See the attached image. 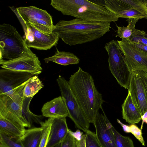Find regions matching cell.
Returning a JSON list of instances; mask_svg holds the SVG:
<instances>
[{
    "instance_id": "cell-36",
    "label": "cell",
    "mask_w": 147,
    "mask_h": 147,
    "mask_svg": "<svg viewBox=\"0 0 147 147\" xmlns=\"http://www.w3.org/2000/svg\"><path fill=\"white\" fill-rule=\"evenodd\" d=\"M117 122L119 123L122 127L124 131L126 133H131V129L129 126H128L123 123L118 119H117Z\"/></svg>"
},
{
    "instance_id": "cell-10",
    "label": "cell",
    "mask_w": 147,
    "mask_h": 147,
    "mask_svg": "<svg viewBox=\"0 0 147 147\" xmlns=\"http://www.w3.org/2000/svg\"><path fill=\"white\" fill-rule=\"evenodd\" d=\"M2 68L30 74L33 76L41 73L42 68L38 58L29 48L18 57L9 60H0Z\"/></svg>"
},
{
    "instance_id": "cell-12",
    "label": "cell",
    "mask_w": 147,
    "mask_h": 147,
    "mask_svg": "<svg viewBox=\"0 0 147 147\" xmlns=\"http://www.w3.org/2000/svg\"><path fill=\"white\" fill-rule=\"evenodd\" d=\"M117 42L123 54L127 67L131 73L141 71H147V53L128 41L121 40Z\"/></svg>"
},
{
    "instance_id": "cell-11",
    "label": "cell",
    "mask_w": 147,
    "mask_h": 147,
    "mask_svg": "<svg viewBox=\"0 0 147 147\" xmlns=\"http://www.w3.org/2000/svg\"><path fill=\"white\" fill-rule=\"evenodd\" d=\"M10 8L24 22L32 24L36 28L48 27L53 29L54 25L51 15L45 10L34 6Z\"/></svg>"
},
{
    "instance_id": "cell-6",
    "label": "cell",
    "mask_w": 147,
    "mask_h": 147,
    "mask_svg": "<svg viewBox=\"0 0 147 147\" xmlns=\"http://www.w3.org/2000/svg\"><path fill=\"white\" fill-rule=\"evenodd\" d=\"M104 48L108 54L109 69L120 86L128 89L131 73L117 41L112 40L105 44Z\"/></svg>"
},
{
    "instance_id": "cell-26",
    "label": "cell",
    "mask_w": 147,
    "mask_h": 147,
    "mask_svg": "<svg viewBox=\"0 0 147 147\" xmlns=\"http://www.w3.org/2000/svg\"><path fill=\"white\" fill-rule=\"evenodd\" d=\"M127 7L136 10L147 17V1L146 0H121Z\"/></svg>"
},
{
    "instance_id": "cell-15",
    "label": "cell",
    "mask_w": 147,
    "mask_h": 147,
    "mask_svg": "<svg viewBox=\"0 0 147 147\" xmlns=\"http://www.w3.org/2000/svg\"><path fill=\"white\" fill-rule=\"evenodd\" d=\"M103 5L119 18L147 19L145 15L136 10L128 8L121 0H105Z\"/></svg>"
},
{
    "instance_id": "cell-17",
    "label": "cell",
    "mask_w": 147,
    "mask_h": 147,
    "mask_svg": "<svg viewBox=\"0 0 147 147\" xmlns=\"http://www.w3.org/2000/svg\"><path fill=\"white\" fill-rule=\"evenodd\" d=\"M68 129L65 117L53 118L46 147H53L61 143L66 136Z\"/></svg>"
},
{
    "instance_id": "cell-29",
    "label": "cell",
    "mask_w": 147,
    "mask_h": 147,
    "mask_svg": "<svg viewBox=\"0 0 147 147\" xmlns=\"http://www.w3.org/2000/svg\"><path fill=\"white\" fill-rule=\"evenodd\" d=\"M127 41L147 45V34L143 30L136 29L130 38Z\"/></svg>"
},
{
    "instance_id": "cell-25",
    "label": "cell",
    "mask_w": 147,
    "mask_h": 147,
    "mask_svg": "<svg viewBox=\"0 0 147 147\" xmlns=\"http://www.w3.org/2000/svg\"><path fill=\"white\" fill-rule=\"evenodd\" d=\"M107 125L113 134L117 147H134L133 142L129 137L120 134L113 127L106 117Z\"/></svg>"
},
{
    "instance_id": "cell-4",
    "label": "cell",
    "mask_w": 147,
    "mask_h": 147,
    "mask_svg": "<svg viewBox=\"0 0 147 147\" xmlns=\"http://www.w3.org/2000/svg\"><path fill=\"white\" fill-rule=\"evenodd\" d=\"M29 48L15 27L7 24L0 25V60L17 58Z\"/></svg>"
},
{
    "instance_id": "cell-35",
    "label": "cell",
    "mask_w": 147,
    "mask_h": 147,
    "mask_svg": "<svg viewBox=\"0 0 147 147\" xmlns=\"http://www.w3.org/2000/svg\"><path fill=\"white\" fill-rule=\"evenodd\" d=\"M128 42L137 47L147 53V45L138 42Z\"/></svg>"
},
{
    "instance_id": "cell-14",
    "label": "cell",
    "mask_w": 147,
    "mask_h": 147,
    "mask_svg": "<svg viewBox=\"0 0 147 147\" xmlns=\"http://www.w3.org/2000/svg\"><path fill=\"white\" fill-rule=\"evenodd\" d=\"M100 109L103 114L98 113L93 123L97 138L102 147H117L113 135L107 125V116L102 107Z\"/></svg>"
},
{
    "instance_id": "cell-32",
    "label": "cell",
    "mask_w": 147,
    "mask_h": 147,
    "mask_svg": "<svg viewBox=\"0 0 147 147\" xmlns=\"http://www.w3.org/2000/svg\"><path fill=\"white\" fill-rule=\"evenodd\" d=\"M61 147H76L75 139L67 133L61 143Z\"/></svg>"
},
{
    "instance_id": "cell-37",
    "label": "cell",
    "mask_w": 147,
    "mask_h": 147,
    "mask_svg": "<svg viewBox=\"0 0 147 147\" xmlns=\"http://www.w3.org/2000/svg\"><path fill=\"white\" fill-rule=\"evenodd\" d=\"M142 122L141 127V129H143L144 123H145L147 124V111L145 112L141 117Z\"/></svg>"
},
{
    "instance_id": "cell-16",
    "label": "cell",
    "mask_w": 147,
    "mask_h": 147,
    "mask_svg": "<svg viewBox=\"0 0 147 147\" xmlns=\"http://www.w3.org/2000/svg\"><path fill=\"white\" fill-rule=\"evenodd\" d=\"M42 116L49 118L69 117L68 110L61 96L45 103L41 109Z\"/></svg>"
},
{
    "instance_id": "cell-22",
    "label": "cell",
    "mask_w": 147,
    "mask_h": 147,
    "mask_svg": "<svg viewBox=\"0 0 147 147\" xmlns=\"http://www.w3.org/2000/svg\"><path fill=\"white\" fill-rule=\"evenodd\" d=\"M33 97L25 98L22 104V113L23 117L26 121L29 128L32 127L34 123L39 124L42 122L43 116L36 115L32 113L29 109L30 102Z\"/></svg>"
},
{
    "instance_id": "cell-27",
    "label": "cell",
    "mask_w": 147,
    "mask_h": 147,
    "mask_svg": "<svg viewBox=\"0 0 147 147\" xmlns=\"http://www.w3.org/2000/svg\"><path fill=\"white\" fill-rule=\"evenodd\" d=\"M53 118H49L44 122L42 121L40 125L42 128V134L38 147H46L50 132Z\"/></svg>"
},
{
    "instance_id": "cell-24",
    "label": "cell",
    "mask_w": 147,
    "mask_h": 147,
    "mask_svg": "<svg viewBox=\"0 0 147 147\" xmlns=\"http://www.w3.org/2000/svg\"><path fill=\"white\" fill-rule=\"evenodd\" d=\"M139 20V19L135 18L127 19L126 21L128 24L126 27L120 26L116 25L117 30L116 37H119L121 40H126L129 39L136 29V24Z\"/></svg>"
},
{
    "instance_id": "cell-20",
    "label": "cell",
    "mask_w": 147,
    "mask_h": 147,
    "mask_svg": "<svg viewBox=\"0 0 147 147\" xmlns=\"http://www.w3.org/2000/svg\"><path fill=\"white\" fill-rule=\"evenodd\" d=\"M48 63L51 61L64 66L78 64L80 61L79 58L74 53L64 51H59L56 48V51L53 56L44 59Z\"/></svg>"
},
{
    "instance_id": "cell-9",
    "label": "cell",
    "mask_w": 147,
    "mask_h": 147,
    "mask_svg": "<svg viewBox=\"0 0 147 147\" xmlns=\"http://www.w3.org/2000/svg\"><path fill=\"white\" fill-rule=\"evenodd\" d=\"M128 92L142 116L147 111V71L131 72Z\"/></svg>"
},
{
    "instance_id": "cell-33",
    "label": "cell",
    "mask_w": 147,
    "mask_h": 147,
    "mask_svg": "<svg viewBox=\"0 0 147 147\" xmlns=\"http://www.w3.org/2000/svg\"><path fill=\"white\" fill-rule=\"evenodd\" d=\"M67 133L71 135L76 140L78 141L82 139L84 134L83 132L81 131L79 129H78L75 131L73 132L68 129Z\"/></svg>"
},
{
    "instance_id": "cell-34",
    "label": "cell",
    "mask_w": 147,
    "mask_h": 147,
    "mask_svg": "<svg viewBox=\"0 0 147 147\" xmlns=\"http://www.w3.org/2000/svg\"><path fill=\"white\" fill-rule=\"evenodd\" d=\"M86 135L85 134H83L81 140L78 141L75 140L76 147H86Z\"/></svg>"
},
{
    "instance_id": "cell-23",
    "label": "cell",
    "mask_w": 147,
    "mask_h": 147,
    "mask_svg": "<svg viewBox=\"0 0 147 147\" xmlns=\"http://www.w3.org/2000/svg\"><path fill=\"white\" fill-rule=\"evenodd\" d=\"M44 87V85L37 75L30 78L26 84L23 91L25 98L33 97L40 90Z\"/></svg>"
},
{
    "instance_id": "cell-28",
    "label": "cell",
    "mask_w": 147,
    "mask_h": 147,
    "mask_svg": "<svg viewBox=\"0 0 147 147\" xmlns=\"http://www.w3.org/2000/svg\"><path fill=\"white\" fill-rule=\"evenodd\" d=\"M18 138L10 137L0 132V147H24Z\"/></svg>"
},
{
    "instance_id": "cell-21",
    "label": "cell",
    "mask_w": 147,
    "mask_h": 147,
    "mask_svg": "<svg viewBox=\"0 0 147 147\" xmlns=\"http://www.w3.org/2000/svg\"><path fill=\"white\" fill-rule=\"evenodd\" d=\"M25 128L18 125L0 116V132L9 136L19 138L24 133Z\"/></svg>"
},
{
    "instance_id": "cell-1",
    "label": "cell",
    "mask_w": 147,
    "mask_h": 147,
    "mask_svg": "<svg viewBox=\"0 0 147 147\" xmlns=\"http://www.w3.org/2000/svg\"><path fill=\"white\" fill-rule=\"evenodd\" d=\"M110 22L83 20L75 18L61 20L54 25L53 32L66 44L71 46L90 42L110 31Z\"/></svg>"
},
{
    "instance_id": "cell-19",
    "label": "cell",
    "mask_w": 147,
    "mask_h": 147,
    "mask_svg": "<svg viewBox=\"0 0 147 147\" xmlns=\"http://www.w3.org/2000/svg\"><path fill=\"white\" fill-rule=\"evenodd\" d=\"M42 130L41 127L25 129L24 135L18 138V140L24 147H38Z\"/></svg>"
},
{
    "instance_id": "cell-3",
    "label": "cell",
    "mask_w": 147,
    "mask_h": 147,
    "mask_svg": "<svg viewBox=\"0 0 147 147\" xmlns=\"http://www.w3.org/2000/svg\"><path fill=\"white\" fill-rule=\"evenodd\" d=\"M51 5L63 15L83 20L115 22L119 18L103 5L87 0H51Z\"/></svg>"
},
{
    "instance_id": "cell-31",
    "label": "cell",
    "mask_w": 147,
    "mask_h": 147,
    "mask_svg": "<svg viewBox=\"0 0 147 147\" xmlns=\"http://www.w3.org/2000/svg\"><path fill=\"white\" fill-rule=\"evenodd\" d=\"M129 126L131 129V133L141 142L143 146H145V142L143 137L141 129L134 124H131Z\"/></svg>"
},
{
    "instance_id": "cell-39",
    "label": "cell",
    "mask_w": 147,
    "mask_h": 147,
    "mask_svg": "<svg viewBox=\"0 0 147 147\" xmlns=\"http://www.w3.org/2000/svg\"></svg>"
},
{
    "instance_id": "cell-38",
    "label": "cell",
    "mask_w": 147,
    "mask_h": 147,
    "mask_svg": "<svg viewBox=\"0 0 147 147\" xmlns=\"http://www.w3.org/2000/svg\"><path fill=\"white\" fill-rule=\"evenodd\" d=\"M61 143L57 144L55 146H53V147H61Z\"/></svg>"
},
{
    "instance_id": "cell-18",
    "label": "cell",
    "mask_w": 147,
    "mask_h": 147,
    "mask_svg": "<svg viewBox=\"0 0 147 147\" xmlns=\"http://www.w3.org/2000/svg\"><path fill=\"white\" fill-rule=\"evenodd\" d=\"M121 107L122 118L126 122L135 124L142 120L141 114L134 105L129 92Z\"/></svg>"
},
{
    "instance_id": "cell-2",
    "label": "cell",
    "mask_w": 147,
    "mask_h": 147,
    "mask_svg": "<svg viewBox=\"0 0 147 147\" xmlns=\"http://www.w3.org/2000/svg\"><path fill=\"white\" fill-rule=\"evenodd\" d=\"M69 86L90 123H93L105 101L97 90L92 76L80 67L71 75Z\"/></svg>"
},
{
    "instance_id": "cell-30",
    "label": "cell",
    "mask_w": 147,
    "mask_h": 147,
    "mask_svg": "<svg viewBox=\"0 0 147 147\" xmlns=\"http://www.w3.org/2000/svg\"><path fill=\"white\" fill-rule=\"evenodd\" d=\"M85 134L86 147H102L94 132L89 129L87 131Z\"/></svg>"
},
{
    "instance_id": "cell-13",
    "label": "cell",
    "mask_w": 147,
    "mask_h": 147,
    "mask_svg": "<svg viewBox=\"0 0 147 147\" xmlns=\"http://www.w3.org/2000/svg\"><path fill=\"white\" fill-rule=\"evenodd\" d=\"M34 76L27 73L2 68L0 70V94H10Z\"/></svg>"
},
{
    "instance_id": "cell-7",
    "label": "cell",
    "mask_w": 147,
    "mask_h": 147,
    "mask_svg": "<svg viewBox=\"0 0 147 147\" xmlns=\"http://www.w3.org/2000/svg\"><path fill=\"white\" fill-rule=\"evenodd\" d=\"M61 96L63 98L69 114V117L76 127L85 133L89 130L90 123L72 91L68 81L59 76L57 79Z\"/></svg>"
},
{
    "instance_id": "cell-8",
    "label": "cell",
    "mask_w": 147,
    "mask_h": 147,
    "mask_svg": "<svg viewBox=\"0 0 147 147\" xmlns=\"http://www.w3.org/2000/svg\"><path fill=\"white\" fill-rule=\"evenodd\" d=\"M24 33V39L27 47L39 50H47L55 46L59 38L56 33L46 34L38 30L32 24L24 22L17 17Z\"/></svg>"
},
{
    "instance_id": "cell-5",
    "label": "cell",
    "mask_w": 147,
    "mask_h": 147,
    "mask_svg": "<svg viewBox=\"0 0 147 147\" xmlns=\"http://www.w3.org/2000/svg\"><path fill=\"white\" fill-rule=\"evenodd\" d=\"M28 80L11 94H0V116L24 128H29L22 113V104L25 98L23 91Z\"/></svg>"
}]
</instances>
